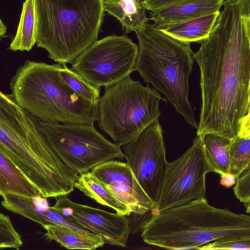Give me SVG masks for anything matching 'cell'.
<instances>
[{
	"mask_svg": "<svg viewBox=\"0 0 250 250\" xmlns=\"http://www.w3.org/2000/svg\"><path fill=\"white\" fill-rule=\"evenodd\" d=\"M201 136L204 154L210 172L220 175L229 172L231 139L211 133Z\"/></svg>",
	"mask_w": 250,
	"mask_h": 250,
	"instance_id": "21",
	"label": "cell"
},
{
	"mask_svg": "<svg viewBox=\"0 0 250 250\" xmlns=\"http://www.w3.org/2000/svg\"><path fill=\"white\" fill-rule=\"evenodd\" d=\"M40 121L0 91V150L42 197L67 195L78 174L54 151Z\"/></svg>",
	"mask_w": 250,
	"mask_h": 250,
	"instance_id": "2",
	"label": "cell"
},
{
	"mask_svg": "<svg viewBox=\"0 0 250 250\" xmlns=\"http://www.w3.org/2000/svg\"><path fill=\"white\" fill-rule=\"evenodd\" d=\"M139 46L126 35L94 42L71 63L72 69L92 85L115 84L135 70Z\"/></svg>",
	"mask_w": 250,
	"mask_h": 250,
	"instance_id": "9",
	"label": "cell"
},
{
	"mask_svg": "<svg viewBox=\"0 0 250 250\" xmlns=\"http://www.w3.org/2000/svg\"><path fill=\"white\" fill-rule=\"evenodd\" d=\"M37 42V17L34 0H25L16 35L10 44L12 51H29Z\"/></svg>",
	"mask_w": 250,
	"mask_h": 250,
	"instance_id": "22",
	"label": "cell"
},
{
	"mask_svg": "<svg viewBox=\"0 0 250 250\" xmlns=\"http://www.w3.org/2000/svg\"><path fill=\"white\" fill-rule=\"evenodd\" d=\"M250 116L244 121L237 134L232 139L229 149V171L237 179L250 167Z\"/></svg>",
	"mask_w": 250,
	"mask_h": 250,
	"instance_id": "20",
	"label": "cell"
},
{
	"mask_svg": "<svg viewBox=\"0 0 250 250\" xmlns=\"http://www.w3.org/2000/svg\"><path fill=\"white\" fill-rule=\"evenodd\" d=\"M236 179L232 174L228 172L221 175L220 183L222 186L229 188L234 185Z\"/></svg>",
	"mask_w": 250,
	"mask_h": 250,
	"instance_id": "28",
	"label": "cell"
},
{
	"mask_svg": "<svg viewBox=\"0 0 250 250\" xmlns=\"http://www.w3.org/2000/svg\"><path fill=\"white\" fill-rule=\"evenodd\" d=\"M185 0H142L145 8L150 12L155 11Z\"/></svg>",
	"mask_w": 250,
	"mask_h": 250,
	"instance_id": "27",
	"label": "cell"
},
{
	"mask_svg": "<svg viewBox=\"0 0 250 250\" xmlns=\"http://www.w3.org/2000/svg\"><path fill=\"white\" fill-rule=\"evenodd\" d=\"M42 227L46 230L47 239L55 241L68 250H93L105 244L98 236L85 235L61 226L49 224Z\"/></svg>",
	"mask_w": 250,
	"mask_h": 250,
	"instance_id": "19",
	"label": "cell"
},
{
	"mask_svg": "<svg viewBox=\"0 0 250 250\" xmlns=\"http://www.w3.org/2000/svg\"><path fill=\"white\" fill-rule=\"evenodd\" d=\"M208 172L202 136L197 135L181 156L172 162H167L154 211L205 197L206 177Z\"/></svg>",
	"mask_w": 250,
	"mask_h": 250,
	"instance_id": "10",
	"label": "cell"
},
{
	"mask_svg": "<svg viewBox=\"0 0 250 250\" xmlns=\"http://www.w3.org/2000/svg\"><path fill=\"white\" fill-rule=\"evenodd\" d=\"M62 65L27 60L10 83L11 98L41 121L94 125L98 104L83 98L62 80Z\"/></svg>",
	"mask_w": 250,
	"mask_h": 250,
	"instance_id": "4",
	"label": "cell"
},
{
	"mask_svg": "<svg viewBox=\"0 0 250 250\" xmlns=\"http://www.w3.org/2000/svg\"><path fill=\"white\" fill-rule=\"evenodd\" d=\"M161 101L167 102L155 89L128 76L104 87L98 104V126L121 147L158 121Z\"/></svg>",
	"mask_w": 250,
	"mask_h": 250,
	"instance_id": "7",
	"label": "cell"
},
{
	"mask_svg": "<svg viewBox=\"0 0 250 250\" xmlns=\"http://www.w3.org/2000/svg\"><path fill=\"white\" fill-rule=\"evenodd\" d=\"M234 193L240 201L244 203L246 212L250 211V167L245 170L236 179L233 188Z\"/></svg>",
	"mask_w": 250,
	"mask_h": 250,
	"instance_id": "26",
	"label": "cell"
},
{
	"mask_svg": "<svg viewBox=\"0 0 250 250\" xmlns=\"http://www.w3.org/2000/svg\"><path fill=\"white\" fill-rule=\"evenodd\" d=\"M197 250H250V237H229L217 239L199 247Z\"/></svg>",
	"mask_w": 250,
	"mask_h": 250,
	"instance_id": "25",
	"label": "cell"
},
{
	"mask_svg": "<svg viewBox=\"0 0 250 250\" xmlns=\"http://www.w3.org/2000/svg\"><path fill=\"white\" fill-rule=\"evenodd\" d=\"M41 128L61 160L78 175L108 161L123 159L121 147L87 124L45 123Z\"/></svg>",
	"mask_w": 250,
	"mask_h": 250,
	"instance_id": "8",
	"label": "cell"
},
{
	"mask_svg": "<svg viewBox=\"0 0 250 250\" xmlns=\"http://www.w3.org/2000/svg\"><path fill=\"white\" fill-rule=\"evenodd\" d=\"M55 198L51 207L69 221L100 237L105 244L127 246L131 229L126 215L74 202L67 195Z\"/></svg>",
	"mask_w": 250,
	"mask_h": 250,
	"instance_id": "12",
	"label": "cell"
},
{
	"mask_svg": "<svg viewBox=\"0 0 250 250\" xmlns=\"http://www.w3.org/2000/svg\"><path fill=\"white\" fill-rule=\"evenodd\" d=\"M134 32L139 42L135 70L163 94L187 123L197 129L189 101V79L194 62L190 43L171 38L153 23L147 22Z\"/></svg>",
	"mask_w": 250,
	"mask_h": 250,
	"instance_id": "5",
	"label": "cell"
},
{
	"mask_svg": "<svg viewBox=\"0 0 250 250\" xmlns=\"http://www.w3.org/2000/svg\"><path fill=\"white\" fill-rule=\"evenodd\" d=\"M224 0H185L149 12L148 20L157 26L218 12Z\"/></svg>",
	"mask_w": 250,
	"mask_h": 250,
	"instance_id": "14",
	"label": "cell"
},
{
	"mask_svg": "<svg viewBox=\"0 0 250 250\" xmlns=\"http://www.w3.org/2000/svg\"><path fill=\"white\" fill-rule=\"evenodd\" d=\"M223 6L193 54L202 100L197 135L232 139L250 116V0H224Z\"/></svg>",
	"mask_w": 250,
	"mask_h": 250,
	"instance_id": "1",
	"label": "cell"
},
{
	"mask_svg": "<svg viewBox=\"0 0 250 250\" xmlns=\"http://www.w3.org/2000/svg\"><path fill=\"white\" fill-rule=\"evenodd\" d=\"M141 230L147 244L169 250H197L217 239L250 237V217L213 207L204 197L151 212Z\"/></svg>",
	"mask_w": 250,
	"mask_h": 250,
	"instance_id": "3",
	"label": "cell"
},
{
	"mask_svg": "<svg viewBox=\"0 0 250 250\" xmlns=\"http://www.w3.org/2000/svg\"><path fill=\"white\" fill-rule=\"evenodd\" d=\"M6 32V26L0 18V37L3 36Z\"/></svg>",
	"mask_w": 250,
	"mask_h": 250,
	"instance_id": "29",
	"label": "cell"
},
{
	"mask_svg": "<svg viewBox=\"0 0 250 250\" xmlns=\"http://www.w3.org/2000/svg\"><path fill=\"white\" fill-rule=\"evenodd\" d=\"M74 186L85 195L102 205L113 209L120 214L127 216L131 213L127 206L119 200L105 185L91 171L79 174Z\"/></svg>",
	"mask_w": 250,
	"mask_h": 250,
	"instance_id": "18",
	"label": "cell"
},
{
	"mask_svg": "<svg viewBox=\"0 0 250 250\" xmlns=\"http://www.w3.org/2000/svg\"><path fill=\"white\" fill-rule=\"evenodd\" d=\"M37 44L61 64L72 63L97 40L103 0H34Z\"/></svg>",
	"mask_w": 250,
	"mask_h": 250,
	"instance_id": "6",
	"label": "cell"
},
{
	"mask_svg": "<svg viewBox=\"0 0 250 250\" xmlns=\"http://www.w3.org/2000/svg\"><path fill=\"white\" fill-rule=\"evenodd\" d=\"M60 75L63 82L78 95L95 104L100 98V88L91 84L77 73L73 69L62 64Z\"/></svg>",
	"mask_w": 250,
	"mask_h": 250,
	"instance_id": "23",
	"label": "cell"
},
{
	"mask_svg": "<svg viewBox=\"0 0 250 250\" xmlns=\"http://www.w3.org/2000/svg\"><path fill=\"white\" fill-rule=\"evenodd\" d=\"M163 133L159 120L156 121L135 140L121 146L124 159L155 205L167 163Z\"/></svg>",
	"mask_w": 250,
	"mask_h": 250,
	"instance_id": "11",
	"label": "cell"
},
{
	"mask_svg": "<svg viewBox=\"0 0 250 250\" xmlns=\"http://www.w3.org/2000/svg\"><path fill=\"white\" fill-rule=\"evenodd\" d=\"M42 197L39 190L0 150V196Z\"/></svg>",
	"mask_w": 250,
	"mask_h": 250,
	"instance_id": "16",
	"label": "cell"
},
{
	"mask_svg": "<svg viewBox=\"0 0 250 250\" xmlns=\"http://www.w3.org/2000/svg\"><path fill=\"white\" fill-rule=\"evenodd\" d=\"M90 171L131 213L143 215L155 210V204L145 193L126 163L112 160L95 167Z\"/></svg>",
	"mask_w": 250,
	"mask_h": 250,
	"instance_id": "13",
	"label": "cell"
},
{
	"mask_svg": "<svg viewBox=\"0 0 250 250\" xmlns=\"http://www.w3.org/2000/svg\"><path fill=\"white\" fill-rule=\"evenodd\" d=\"M219 12L158 27L154 25L163 33L180 42L201 43L209 36Z\"/></svg>",
	"mask_w": 250,
	"mask_h": 250,
	"instance_id": "15",
	"label": "cell"
},
{
	"mask_svg": "<svg viewBox=\"0 0 250 250\" xmlns=\"http://www.w3.org/2000/svg\"><path fill=\"white\" fill-rule=\"evenodd\" d=\"M22 244L21 236L15 229L10 217L0 212V249L19 250Z\"/></svg>",
	"mask_w": 250,
	"mask_h": 250,
	"instance_id": "24",
	"label": "cell"
},
{
	"mask_svg": "<svg viewBox=\"0 0 250 250\" xmlns=\"http://www.w3.org/2000/svg\"><path fill=\"white\" fill-rule=\"evenodd\" d=\"M142 0H103L104 12L117 19L126 33L140 30L148 22Z\"/></svg>",
	"mask_w": 250,
	"mask_h": 250,
	"instance_id": "17",
	"label": "cell"
}]
</instances>
